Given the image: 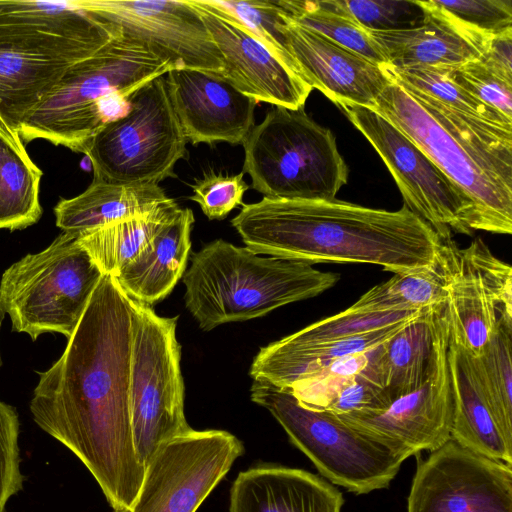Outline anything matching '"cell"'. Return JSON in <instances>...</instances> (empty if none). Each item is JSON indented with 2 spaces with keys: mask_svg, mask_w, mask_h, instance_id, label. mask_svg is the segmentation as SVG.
Masks as SVG:
<instances>
[{
  "mask_svg": "<svg viewBox=\"0 0 512 512\" xmlns=\"http://www.w3.org/2000/svg\"><path fill=\"white\" fill-rule=\"evenodd\" d=\"M137 301L103 274L60 358L33 391L35 423L89 470L113 510L128 509L145 469L130 410Z\"/></svg>",
  "mask_w": 512,
  "mask_h": 512,
  "instance_id": "6da1fadb",
  "label": "cell"
},
{
  "mask_svg": "<svg viewBox=\"0 0 512 512\" xmlns=\"http://www.w3.org/2000/svg\"><path fill=\"white\" fill-rule=\"evenodd\" d=\"M256 254L317 263H365L395 274L429 265L445 240L405 205L375 209L342 200L243 204L231 220Z\"/></svg>",
  "mask_w": 512,
  "mask_h": 512,
  "instance_id": "7a4b0ae2",
  "label": "cell"
},
{
  "mask_svg": "<svg viewBox=\"0 0 512 512\" xmlns=\"http://www.w3.org/2000/svg\"><path fill=\"white\" fill-rule=\"evenodd\" d=\"M339 279L337 273L300 261L261 256L223 239L193 253L182 276L186 308L204 331L313 298Z\"/></svg>",
  "mask_w": 512,
  "mask_h": 512,
  "instance_id": "3957f363",
  "label": "cell"
},
{
  "mask_svg": "<svg viewBox=\"0 0 512 512\" xmlns=\"http://www.w3.org/2000/svg\"><path fill=\"white\" fill-rule=\"evenodd\" d=\"M173 66L144 42L124 34L69 67L51 94L24 122V143L49 141L83 153L108 122L123 116L131 95Z\"/></svg>",
  "mask_w": 512,
  "mask_h": 512,
  "instance_id": "277c9868",
  "label": "cell"
},
{
  "mask_svg": "<svg viewBox=\"0 0 512 512\" xmlns=\"http://www.w3.org/2000/svg\"><path fill=\"white\" fill-rule=\"evenodd\" d=\"M251 400L268 410L320 474L355 494L389 486L413 454L400 444L361 430L326 410L302 406L287 389L253 380Z\"/></svg>",
  "mask_w": 512,
  "mask_h": 512,
  "instance_id": "5b68a950",
  "label": "cell"
},
{
  "mask_svg": "<svg viewBox=\"0 0 512 512\" xmlns=\"http://www.w3.org/2000/svg\"><path fill=\"white\" fill-rule=\"evenodd\" d=\"M243 172L271 199L334 200L349 169L332 131L304 111L272 106L244 142Z\"/></svg>",
  "mask_w": 512,
  "mask_h": 512,
  "instance_id": "8992f818",
  "label": "cell"
},
{
  "mask_svg": "<svg viewBox=\"0 0 512 512\" xmlns=\"http://www.w3.org/2000/svg\"><path fill=\"white\" fill-rule=\"evenodd\" d=\"M102 275L78 237L63 231L47 248L6 269L0 306L12 329L32 340L49 332L69 339Z\"/></svg>",
  "mask_w": 512,
  "mask_h": 512,
  "instance_id": "52a82bcc",
  "label": "cell"
},
{
  "mask_svg": "<svg viewBox=\"0 0 512 512\" xmlns=\"http://www.w3.org/2000/svg\"><path fill=\"white\" fill-rule=\"evenodd\" d=\"M186 144L163 75L135 91L128 111L105 124L83 153L93 177L124 185L159 184L177 177L174 168L187 157Z\"/></svg>",
  "mask_w": 512,
  "mask_h": 512,
  "instance_id": "ba28073f",
  "label": "cell"
},
{
  "mask_svg": "<svg viewBox=\"0 0 512 512\" xmlns=\"http://www.w3.org/2000/svg\"><path fill=\"white\" fill-rule=\"evenodd\" d=\"M132 348L130 410L135 450L146 468L158 447L192 428L184 414L178 317L158 315L137 301Z\"/></svg>",
  "mask_w": 512,
  "mask_h": 512,
  "instance_id": "9c48e42d",
  "label": "cell"
},
{
  "mask_svg": "<svg viewBox=\"0 0 512 512\" xmlns=\"http://www.w3.org/2000/svg\"><path fill=\"white\" fill-rule=\"evenodd\" d=\"M338 107L380 155L404 205L442 240L452 239L451 232L472 235L477 230L471 199L401 131L370 108L352 104Z\"/></svg>",
  "mask_w": 512,
  "mask_h": 512,
  "instance_id": "30bf717a",
  "label": "cell"
},
{
  "mask_svg": "<svg viewBox=\"0 0 512 512\" xmlns=\"http://www.w3.org/2000/svg\"><path fill=\"white\" fill-rule=\"evenodd\" d=\"M372 110L401 131L464 191L475 206L477 230L511 234L512 187L439 125L404 89L392 81Z\"/></svg>",
  "mask_w": 512,
  "mask_h": 512,
  "instance_id": "8fae6325",
  "label": "cell"
},
{
  "mask_svg": "<svg viewBox=\"0 0 512 512\" xmlns=\"http://www.w3.org/2000/svg\"><path fill=\"white\" fill-rule=\"evenodd\" d=\"M243 451L227 431L191 429L158 447L132 506L113 512H196Z\"/></svg>",
  "mask_w": 512,
  "mask_h": 512,
  "instance_id": "7c38bea8",
  "label": "cell"
},
{
  "mask_svg": "<svg viewBox=\"0 0 512 512\" xmlns=\"http://www.w3.org/2000/svg\"><path fill=\"white\" fill-rule=\"evenodd\" d=\"M120 34L94 0H0V49L74 65Z\"/></svg>",
  "mask_w": 512,
  "mask_h": 512,
  "instance_id": "4fadbf2b",
  "label": "cell"
},
{
  "mask_svg": "<svg viewBox=\"0 0 512 512\" xmlns=\"http://www.w3.org/2000/svg\"><path fill=\"white\" fill-rule=\"evenodd\" d=\"M407 512H512V465L450 438L418 462Z\"/></svg>",
  "mask_w": 512,
  "mask_h": 512,
  "instance_id": "5bb4252c",
  "label": "cell"
},
{
  "mask_svg": "<svg viewBox=\"0 0 512 512\" xmlns=\"http://www.w3.org/2000/svg\"><path fill=\"white\" fill-rule=\"evenodd\" d=\"M450 326L447 306L435 354L422 383L378 410L337 415L344 422L402 445L413 455L434 451L451 438L453 400L448 367Z\"/></svg>",
  "mask_w": 512,
  "mask_h": 512,
  "instance_id": "9a60e30c",
  "label": "cell"
},
{
  "mask_svg": "<svg viewBox=\"0 0 512 512\" xmlns=\"http://www.w3.org/2000/svg\"><path fill=\"white\" fill-rule=\"evenodd\" d=\"M447 310L451 340L473 356L499 327L512 326V268L481 238L456 249Z\"/></svg>",
  "mask_w": 512,
  "mask_h": 512,
  "instance_id": "2e32d148",
  "label": "cell"
},
{
  "mask_svg": "<svg viewBox=\"0 0 512 512\" xmlns=\"http://www.w3.org/2000/svg\"><path fill=\"white\" fill-rule=\"evenodd\" d=\"M121 34L147 44L173 68L222 73L219 49L188 0H94Z\"/></svg>",
  "mask_w": 512,
  "mask_h": 512,
  "instance_id": "e0dca14e",
  "label": "cell"
},
{
  "mask_svg": "<svg viewBox=\"0 0 512 512\" xmlns=\"http://www.w3.org/2000/svg\"><path fill=\"white\" fill-rule=\"evenodd\" d=\"M198 11L223 60L221 75L257 104L297 110L313 90L239 19L215 0H188Z\"/></svg>",
  "mask_w": 512,
  "mask_h": 512,
  "instance_id": "ac0fdd59",
  "label": "cell"
},
{
  "mask_svg": "<svg viewBox=\"0 0 512 512\" xmlns=\"http://www.w3.org/2000/svg\"><path fill=\"white\" fill-rule=\"evenodd\" d=\"M278 30L302 79L337 107L352 104L373 109L392 83L384 67L300 25L282 8Z\"/></svg>",
  "mask_w": 512,
  "mask_h": 512,
  "instance_id": "d6986e66",
  "label": "cell"
},
{
  "mask_svg": "<svg viewBox=\"0 0 512 512\" xmlns=\"http://www.w3.org/2000/svg\"><path fill=\"white\" fill-rule=\"evenodd\" d=\"M165 80L187 142L238 145L255 126L257 103L220 73L173 68Z\"/></svg>",
  "mask_w": 512,
  "mask_h": 512,
  "instance_id": "ffe728a7",
  "label": "cell"
},
{
  "mask_svg": "<svg viewBox=\"0 0 512 512\" xmlns=\"http://www.w3.org/2000/svg\"><path fill=\"white\" fill-rule=\"evenodd\" d=\"M424 10L421 23L393 31H369L394 68L458 66L478 59L493 36L471 29L431 4L418 1Z\"/></svg>",
  "mask_w": 512,
  "mask_h": 512,
  "instance_id": "44dd1931",
  "label": "cell"
},
{
  "mask_svg": "<svg viewBox=\"0 0 512 512\" xmlns=\"http://www.w3.org/2000/svg\"><path fill=\"white\" fill-rule=\"evenodd\" d=\"M343 504L340 490L318 475L266 464L238 474L229 512H341Z\"/></svg>",
  "mask_w": 512,
  "mask_h": 512,
  "instance_id": "7402d4cb",
  "label": "cell"
},
{
  "mask_svg": "<svg viewBox=\"0 0 512 512\" xmlns=\"http://www.w3.org/2000/svg\"><path fill=\"white\" fill-rule=\"evenodd\" d=\"M194 220L191 209L179 208L149 245L114 277L129 297L152 306L172 292L187 267Z\"/></svg>",
  "mask_w": 512,
  "mask_h": 512,
  "instance_id": "603a6c76",
  "label": "cell"
},
{
  "mask_svg": "<svg viewBox=\"0 0 512 512\" xmlns=\"http://www.w3.org/2000/svg\"><path fill=\"white\" fill-rule=\"evenodd\" d=\"M447 358L453 400L451 439L474 453L512 465V447L495 422L473 356L450 338Z\"/></svg>",
  "mask_w": 512,
  "mask_h": 512,
  "instance_id": "cb8c5ba5",
  "label": "cell"
},
{
  "mask_svg": "<svg viewBox=\"0 0 512 512\" xmlns=\"http://www.w3.org/2000/svg\"><path fill=\"white\" fill-rule=\"evenodd\" d=\"M446 306L447 302L423 310L373 350L369 371L384 389V406L424 380L435 354Z\"/></svg>",
  "mask_w": 512,
  "mask_h": 512,
  "instance_id": "d4e9b609",
  "label": "cell"
},
{
  "mask_svg": "<svg viewBox=\"0 0 512 512\" xmlns=\"http://www.w3.org/2000/svg\"><path fill=\"white\" fill-rule=\"evenodd\" d=\"M169 198L159 184L124 185L93 177L79 195L54 207L56 225L77 237L106 224L144 217Z\"/></svg>",
  "mask_w": 512,
  "mask_h": 512,
  "instance_id": "484cf974",
  "label": "cell"
},
{
  "mask_svg": "<svg viewBox=\"0 0 512 512\" xmlns=\"http://www.w3.org/2000/svg\"><path fill=\"white\" fill-rule=\"evenodd\" d=\"M70 66L39 55L0 49V123L19 135L24 122Z\"/></svg>",
  "mask_w": 512,
  "mask_h": 512,
  "instance_id": "4316f807",
  "label": "cell"
},
{
  "mask_svg": "<svg viewBox=\"0 0 512 512\" xmlns=\"http://www.w3.org/2000/svg\"><path fill=\"white\" fill-rule=\"evenodd\" d=\"M456 249L452 239L445 240L429 265L395 274L369 289L350 307L363 311H419L446 303Z\"/></svg>",
  "mask_w": 512,
  "mask_h": 512,
  "instance_id": "83f0119b",
  "label": "cell"
},
{
  "mask_svg": "<svg viewBox=\"0 0 512 512\" xmlns=\"http://www.w3.org/2000/svg\"><path fill=\"white\" fill-rule=\"evenodd\" d=\"M42 175L20 136L0 123V229H24L40 219Z\"/></svg>",
  "mask_w": 512,
  "mask_h": 512,
  "instance_id": "f1b7e54d",
  "label": "cell"
},
{
  "mask_svg": "<svg viewBox=\"0 0 512 512\" xmlns=\"http://www.w3.org/2000/svg\"><path fill=\"white\" fill-rule=\"evenodd\" d=\"M404 90L502 182L512 187L511 129L450 109L417 91Z\"/></svg>",
  "mask_w": 512,
  "mask_h": 512,
  "instance_id": "f546056e",
  "label": "cell"
},
{
  "mask_svg": "<svg viewBox=\"0 0 512 512\" xmlns=\"http://www.w3.org/2000/svg\"><path fill=\"white\" fill-rule=\"evenodd\" d=\"M180 207L170 199L151 214L112 222L78 236L103 274L116 277L151 242Z\"/></svg>",
  "mask_w": 512,
  "mask_h": 512,
  "instance_id": "4dcf8cb0",
  "label": "cell"
},
{
  "mask_svg": "<svg viewBox=\"0 0 512 512\" xmlns=\"http://www.w3.org/2000/svg\"><path fill=\"white\" fill-rule=\"evenodd\" d=\"M279 6L295 22L352 50L379 66L388 60L369 31L357 23L341 0H279Z\"/></svg>",
  "mask_w": 512,
  "mask_h": 512,
  "instance_id": "1f68e13d",
  "label": "cell"
},
{
  "mask_svg": "<svg viewBox=\"0 0 512 512\" xmlns=\"http://www.w3.org/2000/svg\"><path fill=\"white\" fill-rule=\"evenodd\" d=\"M512 326H501L478 356L475 369L495 422L512 447Z\"/></svg>",
  "mask_w": 512,
  "mask_h": 512,
  "instance_id": "d6a6232c",
  "label": "cell"
},
{
  "mask_svg": "<svg viewBox=\"0 0 512 512\" xmlns=\"http://www.w3.org/2000/svg\"><path fill=\"white\" fill-rule=\"evenodd\" d=\"M391 80L403 89L414 90L440 102L450 109L511 129L512 120L487 106L452 82L443 66L394 68L384 66Z\"/></svg>",
  "mask_w": 512,
  "mask_h": 512,
  "instance_id": "836d02e7",
  "label": "cell"
},
{
  "mask_svg": "<svg viewBox=\"0 0 512 512\" xmlns=\"http://www.w3.org/2000/svg\"><path fill=\"white\" fill-rule=\"evenodd\" d=\"M422 311H363L349 307L282 340L290 344H307L345 338L413 319Z\"/></svg>",
  "mask_w": 512,
  "mask_h": 512,
  "instance_id": "e575fe53",
  "label": "cell"
},
{
  "mask_svg": "<svg viewBox=\"0 0 512 512\" xmlns=\"http://www.w3.org/2000/svg\"><path fill=\"white\" fill-rule=\"evenodd\" d=\"M448 78L487 106L512 120V79L478 59L443 66Z\"/></svg>",
  "mask_w": 512,
  "mask_h": 512,
  "instance_id": "d590c367",
  "label": "cell"
},
{
  "mask_svg": "<svg viewBox=\"0 0 512 512\" xmlns=\"http://www.w3.org/2000/svg\"><path fill=\"white\" fill-rule=\"evenodd\" d=\"M215 1L239 19L275 56L297 72L278 30L281 7L277 1Z\"/></svg>",
  "mask_w": 512,
  "mask_h": 512,
  "instance_id": "8d00e7d4",
  "label": "cell"
},
{
  "mask_svg": "<svg viewBox=\"0 0 512 512\" xmlns=\"http://www.w3.org/2000/svg\"><path fill=\"white\" fill-rule=\"evenodd\" d=\"M351 17L368 31H393L418 26L424 10L418 1L341 0Z\"/></svg>",
  "mask_w": 512,
  "mask_h": 512,
  "instance_id": "74e56055",
  "label": "cell"
},
{
  "mask_svg": "<svg viewBox=\"0 0 512 512\" xmlns=\"http://www.w3.org/2000/svg\"><path fill=\"white\" fill-rule=\"evenodd\" d=\"M244 172L223 174L210 171L191 186L193 194L189 199L196 202L210 220L224 219L233 209L243 205V196L249 185L243 178Z\"/></svg>",
  "mask_w": 512,
  "mask_h": 512,
  "instance_id": "f35d334b",
  "label": "cell"
},
{
  "mask_svg": "<svg viewBox=\"0 0 512 512\" xmlns=\"http://www.w3.org/2000/svg\"><path fill=\"white\" fill-rule=\"evenodd\" d=\"M461 24L489 36L512 29L511 0H430Z\"/></svg>",
  "mask_w": 512,
  "mask_h": 512,
  "instance_id": "ab89813d",
  "label": "cell"
},
{
  "mask_svg": "<svg viewBox=\"0 0 512 512\" xmlns=\"http://www.w3.org/2000/svg\"><path fill=\"white\" fill-rule=\"evenodd\" d=\"M19 418L14 407L0 401V512L23 488L18 445Z\"/></svg>",
  "mask_w": 512,
  "mask_h": 512,
  "instance_id": "60d3db41",
  "label": "cell"
},
{
  "mask_svg": "<svg viewBox=\"0 0 512 512\" xmlns=\"http://www.w3.org/2000/svg\"><path fill=\"white\" fill-rule=\"evenodd\" d=\"M480 59L506 78L512 79V29L493 36Z\"/></svg>",
  "mask_w": 512,
  "mask_h": 512,
  "instance_id": "b9f144b4",
  "label": "cell"
},
{
  "mask_svg": "<svg viewBox=\"0 0 512 512\" xmlns=\"http://www.w3.org/2000/svg\"><path fill=\"white\" fill-rule=\"evenodd\" d=\"M3 317H4V312L0 306V330H1V325H2V321H3ZM2 366V357H1V352H0V367Z\"/></svg>",
  "mask_w": 512,
  "mask_h": 512,
  "instance_id": "7bdbcfd3",
  "label": "cell"
}]
</instances>
